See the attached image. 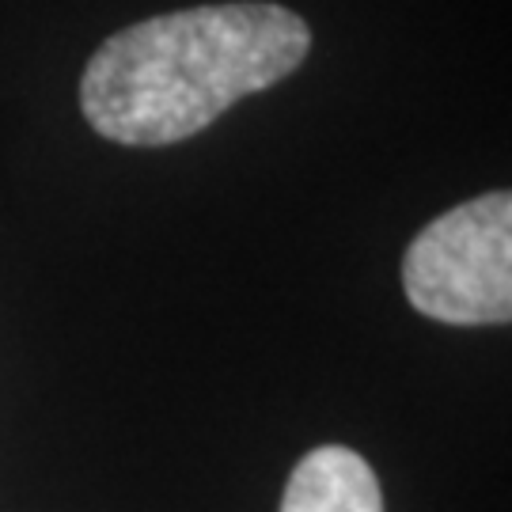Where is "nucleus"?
Here are the masks:
<instances>
[{
	"instance_id": "obj_1",
	"label": "nucleus",
	"mask_w": 512,
	"mask_h": 512,
	"mask_svg": "<svg viewBox=\"0 0 512 512\" xmlns=\"http://www.w3.org/2000/svg\"><path fill=\"white\" fill-rule=\"evenodd\" d=\"M308 23L281 4H202L110 35L80 80L92 129L118 145H175L308 57Z\"/></svg>"
},
{
	"instance_id": "obj_2",
	"label": "nucleus",
	"mask_w": 512,
	"mask_h": 512,
	"mask_svg": "<svg viewBox=\"0 0 512 512\" xmlns=\"http://www.w3.org/2000/svg\"><path fill=\"white\" fill-rule=\"evenodd\" d=\"M406 300L452 327L512 319V198L505 190L425 224L403 258Z\"/></svg>"
},
{
	"instance_id": "obj_3",
	"label": "nucleus",
	"mask_w": 512,
	"mask_h": 512,
	"mask_svg": "<svg viewBox=\"0 0 512 512\" xmlns=\"http://www.w3.org/2000/svg\"><path fill=\"white\" fill-rule=\"evenodd\" d=\"M281 512H384V497L365 456L323 444L293 467Z\"/></svg>"
}]
</instances>
